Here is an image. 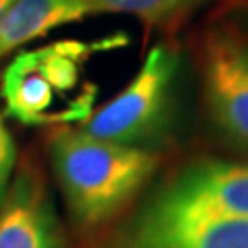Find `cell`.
<instances>
[{
	"label": "cell",
	"instance_id": "obj_1",
	"mask_svg": "<svg viewBox=\"0 0 248 248\" xmlns=\"http://www.w3.org/2000/svg\"><path fill=\"white\" fill-rule=\"evenodd\" d=\"M50 161L68 213L81 228H97L133 201L159 159L145 147L120 145L71 126L50 139Z\"/></svg>",
	"mask_w": 248,
	"mask_h": 248
},
{
	"label": "cell",
	"instance_id": "obj_2",
	"mask_svg": "<svg viewBox=\"0 0 248 248\" xmlns=\"http://www.w3.org/2000/svg\"><path fill=\"white\" fill-rule=\"evenodd\" d=\"M91 52L93 44L58 42L17 54L0 79L6 114L27 126H66L87 118L93 87L85 71Z\"/></svg>",
	"mask_w": 248,
	"mask_h": 248
},
{
	"label": "cell",
	"instance_id": "obj_3",
	"mask_svg": "<svg viewBox=\"0 0 248 248\" xmlns=\"http://www.w3.org/2000/svg\"><path fill=\"white\" fill-rule=\"evenodd\" d=\"M178 54L170 46L147 52L139 71L116 95L91 114L83 130L104 141L143 147L164 130L178 75Z\"/></svg>",
	"mask_w": 248,
	"mask_h": 248
},
{
	"label": "cell",
	"instance_id": "obj_4",
	"mask_svg": "<svg viewBox=\"0 0 248 248\" xmlns=\"http://www.w3.org/2000/svg\"><path fill=\"white\" fill-rule=\"evenodd\" d=\"M143 211L180 219L248 221V164L197 161L186 166Z\"/></svg>",
	"mask_w": 248,
	"mask_h": 248
},
{
	"label": "cell",
	"instance_id": "obj_5",
	"mask_svg": "<svg viewBox=\"0 0 248 248\" xmlns=\"http://www.w3.org/2000/svg\"><path fill=\"white\" fill-rule=\"evenodd\" d=\"M205 102L215 124L248 149V42L234 27H215L201 46Z\"/></svg>",
	"mask_w": 248,
	"mask_h": 248
},
{
	"label": "cell",
	"instance_id": "obj_6",
	"mask_svg": "<svg viewBox=\"0 0 248 248\" xmlns=\"http://www.w3.org/2000/svg\"><path fill=\"white\" fill-rule=\"evenodd\" d=\"M110 248H248V221L180 219L141 211Z\"/></svg>",
	"mask_w": 248,
	"mask_h": 248
},
{
	"label": "cell",
	"instance_id": "obj_7",
	"mask_svg": "<svg viewBox=\"0 0 248 248\" xmlns=\"http://www.w3.org/2000/svg\"><path fill=\"white\" fill-rule=\"evenodd\" d=\"M0 248H62L52 207L33 174H19L0 207Z\"/></svg>",
	"mask_w": 248,
	"mask_h": 248
},
{
	"label": "cell",
	"instance_id": "obj_8",
	"mask_svg": "<svg viewBox=\"0 0 248 248\" xmlns=\"http://www.w3.org/2000/svg\"><path fill=\"white\" fill-rule=\"evenodd\" d=\"M85 17H89L87 0H15L0 19V60Z\"/></svg>",
	"mask_w": 248,
	"mask_h": 248
},
{
	"label": "cell",
	"instance_id": "obj_9",
	"mask_svg": "<svg viewBox=\"0 0 248 248\" xmlns=\"http://www.w3.org/2000/svg\"><path fill=\"white\" fill-rule=\"evenodd\" d=\"M89 15H124L145 25H161L186 11L182 0H87Z\"/></svg>",
	"mask_w": 248,
	"mask_h": 248
},
{
	"label": "cell",
	"instance_id": "obj_10",
	"mask_svg": "<svg viewBox=\"0 0 248 248\" xmlns=\"http://www.w3.org/2000/svg\"><path fill=\"white\" fill-rule=\"evenodd\" d=\"M15 164H17V145H15V139L9 126L0 116V207H2L6 192L11 188Z\"/></svg>",
	"mask_w": 248,
	"mask_h": 248
},
{
	"label": "cell",
	"instance_id": "obj_11",
	"mask_svg": "<svg viewBox=\"0 0 248 248\" xmlns=\"http://www.w3.org/2000/svg\"><path fill=\"white\" fill-rule=\"evenodd\" d=\"M15 2V0H0V19L4 17V13L11 9V4Z\"/></svg>",
	"mask_w": 248,
	"mask_h": 248
},
{
	"label": "cell",
	"instance_id": "obj_12",
	"mask_svg": "<svg viewBox=\"0 0 248 248\" xmlns=\"http://www.w3.org/2000/svg\"><path fill=\"white\" fill-rule=\"evenodd\" d=\"M182 2L186 4V9H190L192 4H197V2H201V0H182Z\"/></svg>",
	"mask_w": 248,
	"mask_h": 248
}]
</instances>
